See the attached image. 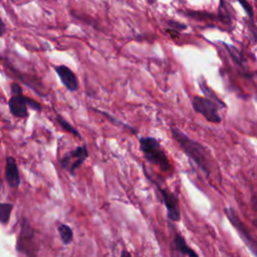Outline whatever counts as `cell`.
Returning a JSON list of instances; mask_svg holds the SVG:
<instances>
[{
    "mask_svg": "<svg viewBox=\"0 0 257 257\" xmlns=\"http://www.w3.org/2000/svg\"><path fill=\"white\" fill-rule=\"evenodd\" d=\"M11 92H12V95H21V94H23L22 93V88L16 82H13L11 84Z\"/></svg>",
    "mask_w": 257,
    "mask_h": 257,
    "instance_id": "obj_20",
    "label": "cell"
},
{
    "mask_svg": "<svg viewBox=\"0 0 257 257\" xmlns=\"http://www.w3.org/2000/svg\"><path fill=\"white\" fill-rule=\"evenodd\" d=\"M0 143H1V140H0Z\"/></svg>",
    "mask_w": 257,
    "mask_h": 257,
    "instance_id": "obj_23",
    "label": "cell"
},
{
    "mask_svg": "<svg viewBox=\"0 0 257 257\" xmlns=\"http://www.w3.org/2000/svg\"><path fill=\"white\" fill-rule=\"evenodd\" d=\"M5 31H6V26L3 22V20L0 18V36H2Z\"/></svg>",
    "mask_w": 257,
    "mask_h": 257,
    "instance_id": "obj_21",
    "label": "cell"
},
{
    "mask_svg": "<svg viewBox=\"0 0 257 257\" xmlns=\"http://www.w3.org/2000/svg\"><path fill=\"white\" fill-rule=\"evenodd\" d=\"M225 46H226V49H227V51L230 53V55H231V57H232V59L238 64V65H240V66H244V57H243V55L241 54V52L235 47V46H233V45H229V44H227V43H223Z\"/></svg>",
    "mask_w": 257,
    "mask_h": 257,
    "instance_id": "obj_13",
    "label": "cell"
},
{
    "mask_svg": "<svg viewBox=\"0 0 257 257\" xmlns=\"http://www.w3.org/2000/svg\"><path fill=\"white\" fill-rule=\"evenodd\" d=\"M26 97L23 94L21 95H12L8 101L10 112L16 117H26L28 115L27 111V102Z\"/></svg>",
    "mask_w": 257,
    "mask_h": 257,
    "instance_id": "obj_8",
    "label": "cell"
},
{
    "mask_svg": "<svg viewBox=\"0 0 257 257\" xmlns=\"http://www.w3.org/2000/svg\"><path fill=\"white\" fill-rule=\"evenodd\" d=\"M87 156H88V152L85 146L77 147L75 150L69 152L63 157L61 161V165L71 175H73L75 170L83 164Z\"/></svg>",
    "mask_w": 257,
    "mask_h": 257,
    "instance_id": "obj_6",
    "label": "cell"
},
{
    "mask_svg": "<svg viewBox=\"0 0 257 257\" xmlns=\"http://www.w3.org/2000/svg\"><path fill=\"white\" fill-rule=\"evenodd\" d=\"M217 19L224 23L225 25H231L232 24V14L230 13V9L228 7V3L225 1H221L219 3V8H218V15Z\"/></svg>",
    "mask_w": 257,
    "mask_h": 257,
    "instance_id": "obj_12",
    "label": "cell"
},
{
    "mask_svg": "<svg viewBox=\"0 0 257 257\" xmlns=\"http://www.w3.org/2000/svg\"><path fill=\"white\" fill-rule=\"evenodd\" d=\"M171 134L185 155L189 157V159H191L197 167L206 174V176L210 177L212 170V157L207 147L191 139L176 126L171 127Z\"/></svg>",
    "mask_w": 257,
    "mask_h": 257,
    "instance_id": "obj_1",
    "label": "cell"
},
{
    "mask_svg": "<svg viewBox=\"0 0 257 257\" xmlns=\"http://www.w3.org/2000/svg\"><path fill=\"white\" fill-rule=\"evenodd\" d=\"M239 4L243 7L245 13L248 15V17L250 18V20H252L253 18V15H254V12H253V8L251 7V5L246 2V1H239Z\"/></svg>",
    "mask_w": 257,
    "mask_h": 257,
    "instance_id": "obj_19",
    "label": "cell"
},
{
    "mask_svg": "<svg viewBox=\"0 0 257 257\" xmlns=\"http://www.w3.org/2000/svg\"><path fill=\"white\" fill-rule=\"evenodd\" d=\"M99 112H101L103 115H105L113 124H115V125H117V126H122V127H124L125 130H128L131 133H134V134H138V130H135V127H133V126H131V125H128V124H126V123H123V122H121V121H119L118 119H115V118H113L111 115H109L108 113H106V112H104V111H99Z\"/></svg>",
    "mask_w": 257,
    "mask_h": 257,
    "instance_id": "obj_16",
    "label": "cell"
},
{
    "mask_svg": "<svg viewBox=\"0 0 257 257\" xmlns=\"http://www.w3.org/2000/svg\"><path fill=\"white\" fill-rule=\"evenodd\" d=\"M147 177L153 184H155L156 188L158 189L161 199L166 207L168 218L173 222H179L181 220V210H180L178 196L174 192L170 191L167 187H162L158 182L153 180L148 174H147Z\"/></svg>",
    "mask_w": 257,
    "mask_h": 257,
    "instance_id": "obj_4",
    "label": "cell"
},
{
    "mask_svg": "<svg viewBox=\"0 0 257 257\" xmlns=\"http://www.w3.org/2000/svg\"><path fill=\"white\" fill-rule=\"evenodd\" d=\"M198 85L200 87V90L204 93V96L207 98L212 99L213 101L219 103L221 106H223V108H227V104L225 103V101H223L217 94L216 92L208 85V83L206 82V80L203 77H200V79L198 80Z\"/></svg>",
    "mask_w": 257,
    "mask_h": 257,
    "instance_id": "obj_11",
    "label": "cell"
},
{
    "mask_svg": "<svg viewBox=\"0 0 257 257\" xmlns=\"http://www.w3.org/2000/svg\"><path fill=\"white\" fill-rule=\"evenodd\" d=\"M140 150L146 161L159 167L164 172H170L172 169L170 160L162 148L161 143L153 137H141L139 140Z\"/></svg>",
    "mask_w": 257,
    "mask_h": 257,
    "instance_id": "obj_2",
    "label": "cell"
},
{
    "mask_svg": "<svg viewBox=\"0 0 257 257\" xmlns=\"http://www.w3.org/2000/svg\"><path fill=\"white\" fill-rule=\"evenodd\" d=\"M57 121H58V123H59L64 130H66L67 132H69V133L75 135L77 138H80V134H79L71 124H69L64 118H62L60 115H57Z\"/></svg>",
    "mask_w": 257,
    "mask_h": 257,
    "instance_id": "obj_17",
    "label": "cell"
},
{
    "mask_svg": "<svg viewBox=\"0 0 257 257\" xmlns=\"http://www.w3.org/2000/svg\"><path fill=\"white\" fill-rule=\"evenodd\" d=\"M192 107L193 109L202 114L205 119L212 123H220L222 121V117L219 114V110L223 108L219 103L213 101L210 98L205 96L194 95L192 98Z\"/></svg>",
    "mask_w": 257,
    "mask_h": 257,
    "instance_id": "obj_3",
    "label": "cell"
},
{
    "mask_svg": "<svg viewBox=\"0 0 257 257\" xmlns=\"http://www.w3.org/2000/svg\"><path fill=\"white\" fill-rule=\"evenodd\" d=\"M225 215L230 221V223L233 225V227L237 230L241 238L244 240V242L247 244V246L254 251V253L257 255V242L250 234L248 228L243 224V222L240 220L239 216L236 214V212L233 210V208H225L224 209Z\"/></svg>",
    "mask_w": 257,
    "mask_h": 257,
    "instance_id": "obj_5",
    "label": "cell"
},
{
    "mask_svg": "<svg viewBox=\"0 0 257 257\" xmlns=\"http://www.w3.org/2000/svg\"><path fill=\"white\" fill-rule=\"evenodd\" d=\"M168 25L170 26V29L172 30H175V31H182V30H185L187 28V25H185L184 23H180V22H177L175 20H169L168 21Z\"/></svg>",
    "mask_w": 257,
    "mask_h": 257,
    "instance_id": "obj_18",
    "label": "cell"
},
{
    "mask_svg": "<svg viewBox=\"0 0 257 257\" xmlns=\"http://www.w3.org/2000/svg\"><path fill=\"white\" fill-rule=\"evenodd\" d=\"M56 74L60 78L62 84L69 90L75 91L78 87V82L75 74L65 65H57L54 67Z\"/></svg>",
    "mask_w": 257,
    "mask_h": 257,
    "instance_id": "obj_7",
    "label": "cell"
},
{
    "mask_svg": "<svg viewBox=\"0 0 257 257\" xmlns=\"http://www.w3.org/2000/svg\"><path fill=\"white\" fill-rule=\"evenodd\" d=\"M120 257H132V254H131L127 250L123 249V250L121 251V253H120Z\"/></svg>",
    "mask_w": 257,
    "mask_h": 257,
    "instance_id": "obj_22",
    "label": "cell"
},
{
    "mask_svg": "<svg viewBox=\"0 0 257 257\" xmlns=\"http://www.w3.org/2000/svg\"><path fill=\"white\" fill-rule=\"evenodd\" d=\"M12 208H13L12 204L0 203V223L6 224L9 221Z\"/></svg>",
    "mask_w": 257,
    "mask_h": 257,
    "instance_id": "obj_14",
    "label": "cell"
},
{
    "mask_svg": "<svg viewBox=\"0 0 257 257\" xmlns=\"http://www.w3.org/2000/svg\"><path fill=\"white\" fill-rule=\"evenodd\" d=\"M5 177L8 185L12 188H17L20 184V175L19 170L16 164V161L13 157H8L6 159L5 167Z\"/></svg>",
    "mask_w": 257,
    "mask_h": 257,
    "instance_id": "obj_9",
    "label": "cell"
},
{
    "mask_svg": "<svg viewBox=\"0 0 257 257\" xmlns=\"http://www.w3.org/2000/svg\"><path fill=\"white\" fill-rule=\"evenodd\" d=\"M173 246L175 251H177L178 253H180L181 255L187 256V257H199L198 254L196 253L195 250H193L186 242L185 238L179 234V233H175L174 235V240H173Z\"/></svg>",
    "mask_w": 257,
    "mask_h": 257,
    "instance_id": "obj_10",
    "label": "cell"
},
{
    "mask_svg": "<svg viewBox=\"0 0 257 257\" xmlns=\"http://www.w3.org/2000/svg\"><path fill=\"white\" fill-rule=\"evenodd\" d=\"M58 232H59V235L61 237V240L65 244H69L72 241L73 233H72V230L70 229V227H68L67 225H64V224L59 225Z\"/></svg>",
    "mask_w": 257,
    "mask_h": 257,
    "instance_id": "obj_15",
    "label": "cell"
}]
</instances>
